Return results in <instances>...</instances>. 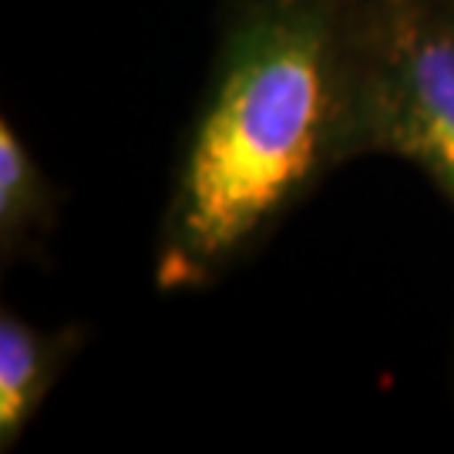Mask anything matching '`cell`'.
Here are the masks:
<instances>
[{
  "label": "cell",
  "mask_w": 454,
  "mask_h": 454,
  "mask_svg": "<svg viewBox=\"0 0 454 454\" xmlns=\"http://www.w3.org/2000/svg\"><path fill=\"white\" fill-rule=\"evenodd\" d=\"M61 192L31 155L11 118L0 121V253L17 260L54 229Z\"/></svg>",
  "instance_id": "277c9868"
},
{
  "label": "cell",
  "mask_w": 454,
  "mask_h": 454,
  "mask_svg": "<svg viewBox=\"0 0 454 454\" xmlns=\"http://www.w3.org/2000/svg\"><path fill=\"white\" fill-rule=\"evenodd\" d=\"M78 343L82 333L71 326L44 330L14 309L0 313V451L24 438Z\"/></svg>",
  "instance_id": "3957f363"
},
{
  "label": "cell",
  "mask_w": 454,
  "mask_h": 454,
  "mask_svg": "<svg viewBox=\"0 0 454 454\" xmlns=\"http://www.w3.org/2000/svg\"><path fill=\"white\" fill-rule=\"evenodd\" d=\"M431 4H438V7H444V11H451L454 14V0H431Z\"/></svg>",
  "instance_id": "5b68a950"
},
{
  "label": "cell",
  "mask_w": 454,
  "mask_h": 454,
  "mask_svg": "<svg viewBox=\"0 0 454 454\" xmlns=\"http://www.w3.org/2000/svg\"><path fill=\"white\" fill-rule=\"evenodd\" d=\"M360 0H236L155 246V286H212L360 159Z\"/></svg>",
  "instance_id": "6da1fadb"
},
{
  "label": "cell",
  "mask_w": 454,
  "mask_h": 454,
  "mask_svg": "<svg viewBox=\"0 0 454 454\" xmlns=\"http://www.w3.org/2000/svg\"><path fill=\"white\" fill-rule=\"evenodd\" d=\"M360 155L418 165L454 206V14L360 0Z\"/></svg>",
  "instance_id": "7a4b0ae2"
}]
</instances>
